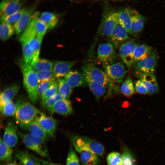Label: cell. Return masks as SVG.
Instances as JSON below:
<instances>
[{
  "label": "cell",
  "instance_id": "obj_1",
  "mask_svg": "<svg viewBox=\"0 0 165 165\" xmlns=\"http://www.w3.org/2000/svg\"><path fill=\"white\" fill-rule=\"evenodd\" d=\"M19 65L23 74V85L30 100L35 104L38 99L37 90L39 83L36 72L24 61L20 62Z\"/></svg>",
  "mask_w": 165,
  "mask_h": 165
},
{
  "label": "cell",
  "instance_id": "obj_2",
  "mask_svg": "<svg viewBox=\"0 0 165 165\" xmlns=\"http://www.w3.org/2000/svg\"><path fill=\"white\" fill-rule=\"evenodd\" d=\"M16 104V121L23 129L42 113L28 101H19Z\"/></svg>",
  "mask_w": 165,
  "mask_h": 165
},
{
  "label": "cell",
  "instance_id": "obj_3",
  "mask_svg": "<svg viewBox=\"0 0 165 165\" xmlns=\"http://www.w3.org/2000/svg\"><path fill=\"white\" fill-rule=\"evenodd\" d=\"M70 138L75 150L79 152L82 150L90 151L99 156H102L104 152L102 144L87 137L78 135H71Z\"/></svg>",
  "mask_w": 165,
  "mask_h": 165
},
{
  "label": "cell",
  "instance_id": "obj_4",
  "mask_svg": "<svg viewBox=\"0 0 165 165\" xmlns=\"http://www.w3.org/2000/svg\"><path fill=\"white\" fill-rule=\"evenodd\" d=\"M18 136L24 145L41 156L49 158L48 150L46 145V141L36 137L30 134L18 131Z\"/></svg>",
  "mask_w": 165,
  "mask_h": 165
},
{
  "label": "cell",
  "instance_id": "obj_5",
  "mask_svg": "<svg viewBox=\"0 0 165 165\" xmlns=\"http://www.w3.org/2000/svg\"><path fill=\"white\" fill-rule=\"evenodd\" d=\"M82 70L86 77L104 86L107 88L114 84L104 71L93 65H86L83 67Z\"/></svg>",
  "mask_w": 165,
  "mask_h": 165
},
{
  "label": "cell",
  "instance_id": "obj_6",
  "mask_svg": "<svg viewBox=\"0 0 165 165\" xmlns=\"http://www.w3.org/2000/svg\"><path fill=\"white\" fill-rule=\"evenodd\" d=\"M118 23L117 12L111 10L105 12L99 28V34L109 37Z\"/></svg>",
  "mask_w": 165,
  "mask_h": 165
},
{
  "label": "cell",
  "instance_id": "obj_7",
  "mask_svg": "<svg viewBox=\"0 0 165 165\" xmlns=\"http://www.w3.org/2000/svg\"><path fill=\"white\" fill-rule=\"evenodd\" d=\"M104 71L111 80L114 83L119 84L123 81L127 71L122 62L103 65Z\"/></svg>",
  "mask_w": 165,
  "mask_h": 165
},
{
  "label": "cell",
  "instance_id": "obj_8",
  "mask_svg": "<svg viewBox=\"0 0 165 165\" xmlns=\"http://www.w3.org/2000/svg\"><path fill=\"white\" fill-rule=\"evenodd\" d=\"M157 57L153 52L147 58L134 64L135 75L141 74H152L155 73L157 64Z\"/></svg>",
  "mask_w": 165,
  "mask_h": 165
},
{
  "label": "cell",
  "instance_id": "obj_9",
  "mask_svg": "<svg viewBox=\"0 0 165 165\" xmlns=\"http://www.w3.org/2000/svg\"><path fill=\"white\" fill-rule=\"evenodd\" d=\"M138 45L134 40H129L122 44L119 47V56L124 64L128 68H130L134 64V52Z\"/></svg>",
  "mask_w": 165,
  "mask_h": 165
},
{
  "label": "cell",
  "instance_id": "obj_10",
  "mask_svg": "<svg viewBox=\"0 0 165 165\" xmlns=\"http://www.w3.org/2000/svg\"><path fill=\"white\" fill-rule=\"evenodd\" d=\"M115 49L114 46L110 42L100 44L97 50L98 59L103 65L114 63L116 59Z\"/></svg>",
  "mask_w": 165,
  "mask_h": 165
},
{
  "label": "cell",
  "instance_id": "obj_11",
  "mask_svg": "<svg viewBox=\"0 0 165 165\" xmlns=\"http://www.w3.org/2000/svg\"><path fill=\"white\" fill-rule=\"evenodd\" d=\"M17 126L13 121L7 124L4 131L2 139L3 141L11 148L14 147L18 141Z\"/></svg>",
  "mask_w": 165,
  "mask_h": 165
},
{
  "label": "cell",
  "instance_id": "obj_12",
  "mask_svg": "<svg viewBox=\"0 0 165 165\" xmlns=\"http://www.w3.org/2000/svg\"><path fill=\"white\" fill-rule=\"evenodd\" d=\"M35 119L45 132L50 137L53 138L57 124V120L43 113L38 116Z\"/></svg>",
  "mask_w": 165,
  "mask_h": 165
},
{
  "label": "cell",
  "instance_id": "obj_13",
  "mask_svg": "<svg viewBox=\"0 0 165 165\" xmlns=\"http://www.w3.org/2000/svg\"><path fill=\"white\" fill-rule=\"evenodd\" d=\"M22 0H2L0 5L1 19L4 18L21 9Z\"/></svg>",
  "mask_w": 165,
  "mask_h": 165
},
{
  "label": "cell",
  "instance_id": "obj_14",
  "mask_svg": "<svg viewBox=\"0 0 165 165\" xmlns=\"http://www.w3.org/2000/svg\"><path fill=\"white\" fill-rule=\"evenodd\" d=\"M126 30L119 23L116 26L111 35L109 37L110 43L117 49L123 43L130 40Z\"/></svg>",
  "mask_w": 165,
  "mask_h": 165
},
{
  "label": "cell",
  "instance_id": "obj_15",
  "mask_svg": "<svg viewBox=\"0 0 165 165\" xmlns=\"http://www.w3.org/2000/svg\"><path fill=\"white\" fill-rule=\"evenodd\" d=\"M64 79L72 88L85 86L87 85L84 74L76 70H70L64 76Z\"/></svg>",
  "mask_w": 165,
  "mask_h": 165
},
{
  "label": "cell",
  "instance_id": "obj_16",
  "mask_svg": "<svg viewBox=\"0 0 165 165\" xmlns=\"http://www.w3.org/2000/svg\"><path fill=\"white\" fill-rule=\"evenodd\" d=\"M49 112L52 114L56 113L63 116H68L72 114L73 110L70 100L61 98L55 103Z\"/></svg>",
  "mask_w": 165,
  "mask_h": 165
},
{
  "label": "cell",
  "instance_id": "obj_17",
  "mask_svg": "<svg viewBox=\"0 0 165 165\" xmlns=\"http://www.w3.org/2000/svg\"><path fill=\"white\" fill-rule=\"evenodd\" d=\"M76 63L75 61H56L53 63L52 71L56 79L64 77Z\"/></svg>",
  "mask_w": 165,
  "mask_h": 165
},
{
  "label": "cell",
  "instance_id": "obj_18",
  "mask_svg": "<svg viewBox=\"0 0 165 165\" xmlns=\"http://www.w3.org/2000/svg\"><path fill=\"white\" fill-rule=\"evenodd\" d=\"M37 12L34 9H27L19 20L13 24L16 33L18 35L26 28Z\"/></svg>",
  "mask_w": 165,
  "mask_h": 165
},
{
  "label": "cell",
  "instance_id": "obj_19",
  "mask_svg": "<svg viewBox=\"0 0 165 165\" xmlns=\"http://www.w3.org/2000/svg\"><path fill=\"white\" fill-rule=\"evenodd\" d=\"M135 12L133 10L123 9L118 12L119 23L127 31L128 33L131 34V23L133 15Z\"/></svg>",
  "mask_w": 165,
  "mask_h": 165
},
{
  "label": "cell",
  "instance_id": "obj_20",
  "mask_svg": "<svg viewBox=\"0 0 165 165\" xmlns=\"http://www.w3.org/2000/svg\"><path fill=\"white\" fill-rule=\"evenodd\" d=\"M146 87L148 93L153 94L157 93L159 88L155 76L152 74H141L136 75Z\"/></svg>",
  "mask_w": 165,
  "mask_h": 165
},
{
  "label": "cell",
  "instance_id": "obj_21",
  "mask_svg": "<svg viewBox=\"0 0 165 165\" xmlns=\"http://www.w3.org/2000/svg\"><path fill=\"white\" fill-rule=\"evenodd\" d=\"M19 85L15 84L9 87L1 92L0 94V110H1L4 106L12 100L17 94L20 89Z\"/></svg>",
  "mask_w": 165,
  "mask_h": 165
},
{
  "label": "cell",
  "instance_id": "obj_22",
  "mask_svg": "<svg viewBox=\"0 0 165 165\" xmlns=\"http://www.w3.org/2000/svg\"><path fill=\"white\" fill-rule=\"evenodd\" d=\"M28 130L30 134L46 141L50 137L42 129L35 119L23 129Z\"/></svg>",
  "mask_w": 165,
  "mask_h": 165
},
{
  "label": "cell",
  "instance_id": "obj_23",
  "mask_svg": "<svg viewBox=\"0 0 165 165\" xmlns=\"http://www.w3.org/2000/svg\"><path fill=\"white\" fill-rule=\"evenodd\" d=\"M153 52L152 48L147 44H138L136 47L134 52V64L147 58Z\"/></svg>",
  "mask_w": 165,
  "mask_h": 165
},
{
  "label": "cell",
  "instance_id": "obj_24",
  "mask_svg": "<svg viewBox=\"0 0 165 165\" xmlns=\"http://www.w3.org/2000/svg\"><path fill=\"white\" fill-rule=\"evenodd\" d=\"M82 165H98L100 160L98 156L88 150H82L78 152Z\"/></svg>",
  "mask_w": 165,
  "mask_h": 165
},
{
  "label": "cell",
  "instance_id": "obj_25",
  "mask_svg": "<svg viewBox=\"0 0 165 165\" xmlns=\"http://www.w3.org/2000/svg\"><path fill=\"white\" fill-rule=\"evenodd\" d=\"M145 22L144 17L135 11L131 18V34H137L141 32L144 28Z\"/></svg>",
  "mask_w": 165,
  "mask_h": 165
},
{
  "label": "cell",
  "instance_id": "obj_26",
  "mask_svg": "<svg viewBox=\"0 0 165 165\" xmlns=\"http://www.w3.org/2000/svg\"><path fill=\"white\" fill-rule=\"evenodd\" d=\"M31 65L36 72L52 71L53 63L51 61L39 58L36 60H32Z\"/></svg>",
  "mask_w": 165,
  "mask_h": 165
},
{
  "label": "cell",
  "instance_id": "obj_27",
  "mask_svg": "<svg viewBox=\"0 0 165 165\" xmlns=\"http://www.w3.org/2000/svg\"><path fill=\"white\" fill-rule=\"evenodd\" d=\"M86 78L87 85L97 99H99L105 94L107 89L105 87L88 78Z\"/></svg>",
  "mask_w": 165,
  "mask_h": 165
},
{
  "label": "cell",
  "instance_id": "obj_28",
  "mask_svg": "<svg viewBox=\"0 0 165 165\" xmlns=\"http://www.w3.org/2000/svg\"><path fill=\"white\" fill-rule=\"evenodd\" d=\"M39 19L46 25L48 30L54 28L58 21L57 16L54 13L49 12H45L42 13Z\"/></svg>",
  "mask_w": 165,
  "mask_h": 165
},
{
  "label": "cell",
  "instance_id": "obj_29",
  "mask_svg": "<svg viewBox=\"0 0 165 165\" xmlns=\"http://www.w3.org/2000/svg\"><path fill=\"white\" fill-rule=\"evenodd\" d=\"M16 159L19 161L20 165H37V163L34 160L26 151L18 150L15 153Z\"/></svg>",
  "mask_w": 165,
  "mask_h": 165
},
{
  "label": "cell",
  "instance_id": "obj_30",
  "mask_svg": "<svg viewBox=\"0 0 165 165\" xmlns=\"http://www.w3.org/2000/svg\"><path fill=\"white\" fill-rule=\"evenodd\" d=\"M59 85L58 93L63 99L69 100L72 88L67 82L64 79L58 80Z\"/></svg>",
  "mask_w": 165,
  "mask_h": 165
},
{
  "label": "cell",
  "instance_id": "obj_31",
  "mask_svg": "<svg viewBox=\"0 0 165 165\" xmlns=\"http://www.w3.org/2000/svg\"><path fill=\"white\" fill-rule=\"evenodd\" d=\"M14 29L11 24L6 22L1 21L0 38L2 41L8 40L13 34Z\"/></svg>",
  "mask_w": 165,
  "mask_h": 165
},
{
  "label": "cell",
  "instance_id": "obj_32",
  "mask_svg": "<svg viewBox=\"0 0 165 165\" xmlns=\"http://www.w3.org/2000/svg\"><path fill=\"white\" fill-rule=\"evenodd\" d=\"M120 90L122 94L127 97H130L135 93L134 84L129 75H128L125 79L121 86Z\"/></svg>",
  "mask_w": 165,
  "mask_h": 165
},
{
  "label": "cell",
  "instance_id": "obj_33",
  "mask_svg": "<svg viewBox=\"0 0 165 165\" xmlns=\"http://www.w3.org/2000/svg\"><path fill=\"white\" fill-rule=\"evenodd\" d=\"M13 153L12 148L7 145L1 137L0 141V159L2 161L9 162L11 160Z\"/></svg>",
  "mask_w": 165,
  "mask_h": 165
},
{
  "label": "cell",
  "instance_id": "obj_34",
  "mask_svg": "<svg viewBox=\"0 0 165 165\" xmlns=\"http://www.w3.org/2000/svg\"><path fill=\"white\" fill-rule=\"evenodd\" d=\"M29 41L22 42L23 54L24 61L27 64H30L33 59V53L30 47Z\"/></svg>",
  "mask_w": 165,
  "mask_h": 165
},
{
  "label": "cell",
  "instance_id": "obj_35",
  "mask_svg": "<svg viewBox=\"0 0 165 165\" xmlns=\"http://www.w3.org/2000/svg\"><path fill=\"white\" fill-rule=\"evenodd\" d=\"M120 165H136L135 159L131 151L127 147L124 148Z\"/></svg>",
  "mask_w": 165,
  "mask_h": 165
},
{
  "label": "cell",
  "instance_id": "obj_36",
  "mask_svg": "<svg viewBox=\"0 0 165 165\" xmlns=\"http://www.w3.org/2000/svg\"><path fill=\"white\" fill-rule=\"evenodd\" d=\"M42 40L37 36L29 41L30 45L33 53L32 60H36L39 58L40 46Z\"/></svg>",
  "mask_w": 165,
  "mask_h": 165
},
{
  "label": "cell",
  "instance_id": "obj_37",
  "mask_svg": "<svg viewBox=\"0 0 165 165\" xmlns=\"http://www.w3.org/2000/svg\"><path fill=\"white\" fill-rule=\"evenodd\" d=\"M58 80H55L52 84L46 90L43 94L41 99L42 104L47 99L55 95L58 93Z\"/></svg>",
  "mask_w": 165,
  "mask_h": 165
},
{
  "label": "cell",
  "instance_id": "obj_38",
  "mask_svg": "<svg viewBox=\"0 0 165 165\" xmlns=\"http://www.w3.org/2000/svg\"><path fill=\"white\" fill-rule=\"evenodd\" d=\"M27 9L25 8L21 9L9 16L1 19V21L6 22L11 25L14 24L19 20Z\"/></svg>",
  "mask_w": 165,
  "mask_h": 165
},
{
  "label": "cell",
  "instance_id": "obj_39",
  "mask_svg": "<svg viewBox=\"0 0 165 165\" xmlns=\"http://www.w3.org/2000/svg\"><path fill=\"white\" fill-rule=\"evenodd\" d=\"M16 110V105L13 101L7 103L0 111L4 117H8L15 115Z\"/></svg>",
  "mask_w": 165,
  "mask_h": 165
},
{
  "label": "cell",
  "instance_id": "obj_40",
  "mask_svg": "<svg viewBox=\"0 0 165 165\" xmlns=\"http://www.w3.org/2000/svg\"><path fill=\"white\" fill-rule=\"evenodd\" d=\"M35 25L37 37L42 39L45 34L48 30L47 27L38 17L35 21Z\"/></svg>",
  "mask_w": 165,
  "mask_h": 165
},
{
  "label": "cell",
  "instance_id": "obj_41",
  "mask_svg": "<svg viewBox=\"0 0 165 165\" xmlns=\"http://www.w3.org/2000/svg\"><path fill=\"white\" fill-rule=\"evenodd\" d=\"M38 83L56 79L53 71L36 72Z\"/></svg>",
  "mask_w": 165,
  "mask_h": 165
},
{
  "label": "cell",
  "instance_id": "obj_42",
  "mask_svg": "<svg viewBox=\"0 0 165 165\" xmlns=\"http://www.w3.org/2000/svg\"><path fill=\"white\" fill-rule=\"evenodd\" d=\"M122 155L119 152H113L110 153L107 157L108 165H120Z\"/></svg>",
  "mask_w": 165,
  "mask_h": 165
},
{
  "label": "cell",
  "instance_id": "obj_43",
  "mask_svg": "<svg viewBox=\"0 0 165 165\" xmlns=\"http://www.w3.org/2000/svg\"><path fill=\"white\" fill-rule=\"evenodd\" d=\"M62 98L61 96L57 94L47 99L42 104L43 108L49 112L55 103L58 100Z\"/></svg>",
  "mask_w": 165,
  "mask_h": 165
},
{
  "label": "cell",
  "instance_id": "obj_44",
  "mask_svg": "<svg viewBox=\"0 0 165 165\" xmlns=\"http://www.w3.org/2000/svg\"><path fill=\"white\" fill-rule=\"evenodd\" d=\"M66 165H79V159L75 151L72 148L70 149L68 154Z\"/></svg>",
  "mask_w": 165,
  "mask_h": 165
},
{
  "label": "cell",
  "instance_id": "obj_45",
  "mask_svg": "<svg viewBox=\"0 0 165 165\" xmlns=\"http://www.w3.org/2000/svg\"><path fill=\"white\" fill-rule=\"evenodd\" d=\"M54 80L43 82L39 83L37 90L38 98H41L43 94Z\"/></svg>",
  "mask_w": 165,
  "mask_h": 165
},
{
  "label": "cell",
  "instance_id": "obj_46",
  "mask_svg": "<svg viewBox=\"0 0 165 165\" xmlns=\"http://www.w3.org/2000/svg\"><path fill=\"white\" fill-rule=\"evenodd\" d=\"M135 88L136 91L140 94H145L148 93L146 87L139 79L135 81Z\"/></svg>",
  "mask_w": 165,
  "mask_h": 165
},
{
  "label": "cell",
  "instance_id": "obj_47",
  "mask_svg": "<svg viewBox=\"0 0 165 165\" xmlns=\"http://www.w3.org/2000/svg\"><path fill=\"white\" fill-rule=\"evenodd\" d=\"M79 1H99L102 0H110L112 1H118L121 0H76Z\"/></svg>",
  "mask_w": 165,
  "mask_h": 165
},
{
  "label": "cell",
  "instance_id": "obj_48",
  "mask_svg": "<svg viewBox=\"0 0 165 165\" xmlns=\"http://www.w3.org/2000/svg\"><path fill=\"white\" fill-rule=\"evenodd\" d=\"M5 165H19L18 164L15 163H8Z\"/></svg>",
  "mask_w": 165,
  "mask_h": 165
},
{
  "label": "cell",
  "instance_id": "obj_49",
  "mask_svg": "<svg viewBox=\"0 0 165 165\" xmlns=\"http://www.w3.org/2000/svg\"><path fill=\"white\" fill-rule=\"evenodd\" d=\"M48 165H58L57 164H53V163H50V164H49Z\"/></svg>",
  "mask_w": 165,
  "mask_h": 165
},
{
  "label": "cell",
  "instance_id": "obj_50",
  "mask_svg": "<svg viewBox=\"0 0 165 165\" xmlns=\"http://www.w3.org/2000/svg\"><path fill=\"white\" fill-rule=\"evenodd\" d=\"M37 165H42L40 163H37Z\"/></svg>",
  "mask_w": 165,
  "mask_h": 165
},
{
  "label": "cell",
  "instance_id": "obj_51",
  "mask_svg": "<svg viewBox=\"0 0 165 165\" xmlns=\"http://www.w3.org/2000/svg\"></svg>",
  "mask_w": 165,
  "mask_h": 165
}]
</instances>
